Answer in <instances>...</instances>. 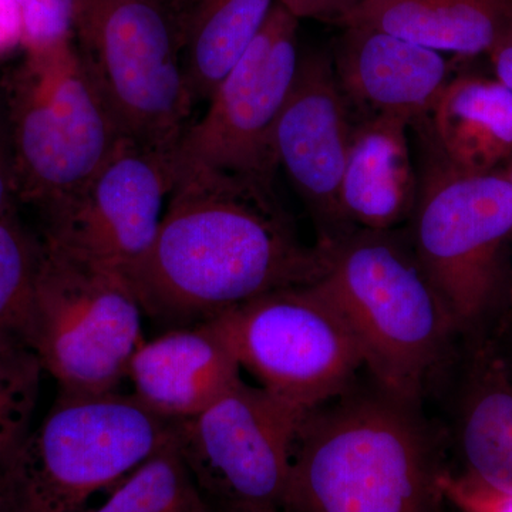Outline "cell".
Instances as JSON below:
<instances>
[{
    "mask_svg": "<svg viewBox=\"0 0 512 512\" xmlns=\"http://www.w3.org/2000/svg\"><path fill=\"white\" fill-rule=\"evenodd\" d=\"M175 173L153 247L127 274L144 315L165 330L322 276L325 251L303 244L272 181L210 168Z\"/></svg>",
    "mask_w": 512,
    "mask_h": 512,
    "instance_id": "1",
    "label": "cell"
},
{
    "mask_svg": "<svg viewBox=\"0 0 512 512\" xmlns=\"http://www.w3.org/2000/svg\"><path fill=\"white\" fill-rule=\"evenodd\" d=\"M444 433L367 373L303 414L285 512H443Z\"/></svg>",
    "mask_w": 512,
    "mask_h": 512,
    "instance_id": "2",
    "label": "cell"
},
{
    "mask_svg": "<svg viewBox=\"0 0 512 512\" xmlns=\"http://www.w3.org/2000/svg\"><path fill=\"white\" fill-rule=\"evenodd\" d=\"M322 248L325 269L316 284L348 323L366 373L424 403L451 365L458 332L407 232L357 228Z\"/></svg>",
    "mask_w": 512,
    "mask_h": 512,
    "instance_id": "3",
    "label": "cell"
},
{
    "mask_svg": "<svg viewBox=\"0 0 512 512\" xmlns=\"http://www.w3.org/2000/svg\"><path fill=\"white\" fill-rule=\"evenodd\" d=\"M18 202L45 214L82 188L126 138L76 39L23 52L0 80Z\"/></svg>",
    "mask_w": 512,
    "mask_h": 512,
    "instance_id": "4",
    "label": "cell"
},
{
    "mask_svg": "<svg viewBox=\"0 0 512 512\" xmlns=\"http://www.w3.org/2000/svg\"><path fill=\"white\" fill-rule=\"evenodd\" d=\"M174 436L175 423L131 393H60L2 470L10 512H86Z\"/></svg>",
    "mask_w": 512,
    "mask_h": 512,
    "instance_id": "5",
    "label": "cell"
},
{
    "mask_svg": "<svg viewBox=\"0 0 512 512\" xmlns=\"http://www.w3.org/2000/svg\"><path fill=\"white\" fill-rule=\"evenodd\" d=\"M74 36L126 136L177 147L195 106L183 15L168 0H74Z\"/></svg>",
    "mask_w": 512,
    "mask_h": 512,
    "instance_id": "6",
    "label": "cell"
},
{
    "mask_svg": "<svg viewBox=\"0 0 512 512\" xmlns=\"http://www.w3.org/2000/svg\"><path fill=\"white\" fill-rule=\"evenodd\" d=\"M407 237L458 335L473 332L500 298L512 238V185L501 170L454 167L436 146L419 178Z\"/></svg>",
    "mask_w": 512,
    "mask_h": 512,
    "instance_id": "7",
    "label": "cell"
},
{
    "mask_svg": "<svg viewBox=\"0 0 512 512\" xmlns=\"http://www.w3.org/2000/svg\"><path fill=\"white\" fill-rule=\"evenodd\" d=\"M28 343L60 393L116 392L144 342V312L128 276L40 239Z\"/></svg>",
    "mask_w": 512,
    "mask_h": 512,
    "instance_id": "8",
    "label": "cell"
},
{
    "mask_svg": "<svg viewBox=\"0 0 512 512\" xmlns=\"http://www.w3.org/2000/svg\"><path fill=\"white\" fill-rule=\"evenodd\" d=\"M258 386L306 413L365 369L348 323L320 286L275 289L211 319Z\"/></svg>",
    "mask_w": 512,
    "mask_h": 512,
    "instance_id": "9",
    "label": "cell"
},
{
    "mask_svg": "<svg viewBox=\"0 0 512 512\" xmlns=\"http://www.w3.org/2000/svg\"><path fill=\"white\" fill-rule=\"evenodd\" d=\"M303 414L241 379L205 412L175 423V443L202 500L285 512Z\"/></svg>",
    "mask_w": 512,
    "mask_h": 512,
    "instance_id": "10",
    "label": "cell"
},
{
    "mask_svg": "<svg viewBox=\"0 0 512 512\" xmlns=\"http://www.w3.org/2000/svg\"><path fill=\"white\" fill-rule=\"evenodd\" d=\"M299 19L276 2L247 52L225 74L208 109L184 131L175 171L210 168L274 183V138L298 73Z\"/></svg>",
    "mask_w": 512,
    "mask_h": 512,
    "instance_id": "11",
    "label": "cell"
},
{
    "mask_svg": "<svg viewBox=\"0 0 512 512\" xmlns=\"http://www.w3.org/2000/svg\"><path fill=\"white\" fill-rule=\"evenodd\" d=\"M174 150L126 138L82 188L45 212L43 239L127 275L157 237L177 177Z\"/></svg>",
    "mask_w": 512,
    "mask_h": 512,
    "instance_id": "12",
    "label": "cell"
},
{
    "mask_svg": "<svg viewBox=\"0 0 512 512\" xmlns=\"http://www.w3.org/2000/svg\"><path fill=\"white\" fill-rule=\"evenodd\" d=\"M352 130L349 103L336 79L332 56L303 53L276 124L274 151L276 164L311 214L320 247L357 229L340 200Z\"/></svg>",
    "mask_w": 512,
    "mask_h": 512,
    "instance_id": "13",
    "label": "cell"
},
{
    "mask_svg": "<svg viewBox=\"0 0 512 512\" xmlns=\"http://www.w3.org/2000/svg\"><path fill=\"white\" fill-rule=\"evenodd\" d=\"M228 340L212 320L144 340L127 367L133 396L173 423L192 419L242 379Z\"/></svg>",
    "mask_w": 512,
    "mask_h": 512,
    "instance_id": "14",
    "label": "cell"
},
{
    "mask_svg": "<svg viewBox=\"0 0 512 512\" xmlns=\"http://www.w3.org/2000/svg\"><path fill=\"white\" fill-rule=\"evenodd\" d=\"M332 62L348 103L412 124L431 114L451 80L443 53L360 26L343 28Z\"/></svg>",
    "mask_w": 512,
    "mask_h": 512,
    "instance_id": "15",
    "label": "cell"
},
{
    "mask_svg": "<svg viewBox=\"0 0 512 512\" xmlns=\"http://www.w3.org/2000/svg\"><path fill=\"white\" fill-rule=\"evenodd\" d=\"M412 121L389 114L353 126L345 173L343 211L355 228L393 231L412 220L419 177L410 154Z\"/></svg>",
    "mask_w": 512,
    "mask_h": 512,
    "instance_id": "16",
    "label": "cell"
},
{
    "mask_svg": "<svg viewBox=\"0 0 512 512\" xmlns=\"http://www.w3.org/2000/svg\"><path fill=\"white\" fill-rule=\"evenodd\" d=\"M333 23L382 30L439 53L488 55L512 30V0H359Z\"/></svg>",
    "mask_w": 512,
    "mask_h": 512,
    "instance_id": "17",
    "label": "cell"
},
{
    "mask_svg": "<svg viewBox=\"0 0 512 512\" xmlns=\"http://www.w3.org/2000/svg\"><path fill=\"white\" fill-rule=\"evenodd\" d=\"M431 116L434 143L454 167L490 173L511 157L512 92L495 77L451 79Z\"/></svg>",
    "mask_w": 512,
    "mask_h": 512,
    "instance_id": "18",
    "label": "cell"
},
{
    "mask_svg": "<svg viewBox=\"0 0 512 512\" xmlns=\"http://www.w3.org/2000/svg\"><path fill=\"white\" fill-rule=\"evenodd\" d=\"M454 417L463 468L481 483L512 490V376L500 356L480 349L471 362Z\"/></svg>",
    "mask_w": 512,
    "mask_h": 512,
    "instance_id": "19",
    "label": "cell"
},
{
    "mask_svg": "<svg viewBox=\"0 0 512 512\" xmlns=\"http://www.w3.org/2000/svg\"><path fill=\"white\" fill-rule=\"evenodd\" d=\"M278 0H194L184 18V66L195 104L208 101Z\"/></svg>",
    "mask_w": 512,
    "mask_h": 512,
    "instance_id": "20",
    "label": "cell"
},
{
    "mask_svg": "<svg viewBox=\"0 0 512 512\" xmlns=\"http://www.w3.org/2000/svg\"><path fill=\"white\" fill-rule=\"evenodd\" d=\"M202 500L177 443L171 441L114 488L109 500L86 512H200Z\"/></svg>",
    "mask_w": 512,
    "mask_h": 512,
    "instance_id": "21",
    "label": "cell"
},
{
    "mask_svg": "<svg viewBox=\"0 0 512 512\" xmlns=\"http://www.w3.org/2000/svg\"><path fill=\"white\" fill-rule=\"evenodd\" d=\"M42 242L13 210L0 217V335L28 343ZM29 345V343H28Z\"/></svg>",
    "mask_w": 512,
    "mask_h": 512,
    "instance_id": "22",
    "label": "cell"
},
{
    "mask_svg": "<svg viewBox=\"0 0 512 512\" xmlns=\"http://www.w3.org/2000/svg\"><path fill=\"white\" fill-rule=\"evenodd\" d=\"M43 373L25 340L0 335V470L28 439Z\"/></svg>",
    "mask_w": 512,
    "mask_h": 512,
    "instance_id": "23",
    "label": "cell"
},
{
    "mask_svg": "<svg viewBox=\"0 0 512 512\" xmlns=\"http://www.w3.org/2000/svg\"><path fill=\"white\" fill-rule=\"evenodd\" d=\"M20 20L23 52L50 49L72 42L74 0H13Z\"/></svg>",
    "mask_w": 512,
    "mask_h": 512,
    "instance_id": "24",
    "label": "cell"
},
{
    "mask_svg": "<svg viewBox=\"0 0 512 512\" xmlns=\"http://www.w3.org/2000/svg\"><path fill=\"white\" fill-rule=\"evenodd\" d=\"M439 487L458 512H512V490L491 487L451 467L441 473Z\"/></svg>",
    "mask_w": 512,
    "mask_h": 512,
    "instance_id": "25",
    "label": "cell"
},
{
    "mask_svg": "<svg viewBox=\"0 0 512 512\" xmlns=\"http://www.w3.org/2000/svg\"><path fill=\"white\" fill-rule=\"evenodd\" d=\"M15 163L8 117L0 94V217L16 210Z\"/></svg>",
    "mask_w": 512,
    "mask_h": 512,
    "instance_id": "26",
    "label": "cell"
},
{
    "mask_svg": "<svg viewBox=\"0 0 512 512\" xmlns=\"http://www.w3.org/2000/svg\"><path fill=\"white\" fill-rule=\"evenodd\" d=\"M359 0H278L296 19H319L335 22Z\"/></svg>",
    "mask_w": 512,
    "mask_h": 512,
    "instance_id": "27",
    "label": "cell"
},
{
    "mask_svg": "<svg viewBox=\"0 0 512 512\" xmlns=\"http://www.w3.org/2000/svg\"><path fill=\"white\" fill-rule=\"evenodd\" d=\"M20 46V20L13 0H0V55Z\"/></svg>",
    "mask_w": 512,
    "mask_h": 512,
    "instance_id": "28",
    "label": "cell"
},
{
    "mask_svg": "<svg viewBox=\"0 0 512 512\" xmlns=\"http://www.w3.org/2000/svg\"><path fill=\"white\" fill-rule=\"evenodd\" d=\"M487 56L493 64L495 79L512 92V30Z\"/></svg>",
    "mask_w": 512,
    "mask_h": 512,
    "instance_id": "29",
    "label": "cell"
},
{
    "mask_svg": "<svg viewBox=\"0 0 512 512\" xmlns=\"http://www.w3.org/2000/svg\"><path fill=\"white\" fill-rule=\"evenodd\" d=\"M200 512H284L278 510H254V508H235V507H220V505H212L205 503L202 505Z\"/></svg>",
    "mask_w": 512,
    "mask_h": 512,
    "instance_id": "30",
    "label": "cell"
},
{
    "mask_svg": "<svg viewBox=\"0 0 512 512\" xmlns=\"http://www.w3.org/2000/svg\"><path fill=\"white\" fill-rule=\"evenodd\" d=\"M0 512H10L8 493H6L2 470H0Z\"/></svg>",
    "mask_w": 512,
    "mask_h": 512,
    "instance_id": "31",
    "label": "cell"
},
{
    "mask_svg": "<svg viewBox=\"0 0 512 512\" xmlns=\"http://www.w3.org/2000/svg\"><path fill=\"white\" fill-rule=\"evenodd\" d=\"M168 2H170L171 5H173L174 8L183 15V18H185V15H187V12L190 10L194 0H168Z\"/></svg>",
    "mask_w": 512,
    "mask_h": 512,
    "instance_id": "32",
    "label": "cell"
},
{
    "mask_svg": "<svg viewBox=\"0 0 512 512\" xmlns=\"http://www.w3.org/2000/svg\"><path fill=\"white\" fill-rule=\"evenodd\" d=\"M500 170L503 171V174L505 175V178H507L508 183L512 185V154L511 157L505 161L503 167H501Z\"/></svg>",
    "mask_w": 512,
    "mask_h": 512,
    "instance_id": "33",
    "label": "cell"
},
{
    "mask_svg": "<svg viewBox=\"0 0 512 512\" xmlns=\"http://www.w3.org/2000/svg\"><path fill=\"white\" fill-rule=\"evenodd\" d=\"M443 512H458V511H457V510H454V508H453V507H451V505H450V504H447V503H446V505H444V510H443Z\"/></svg>",
    "mask_w": 512,
    "mask_h": 512,
    "instance_id": "34",
    "label": "cell"
}]
</instances>
